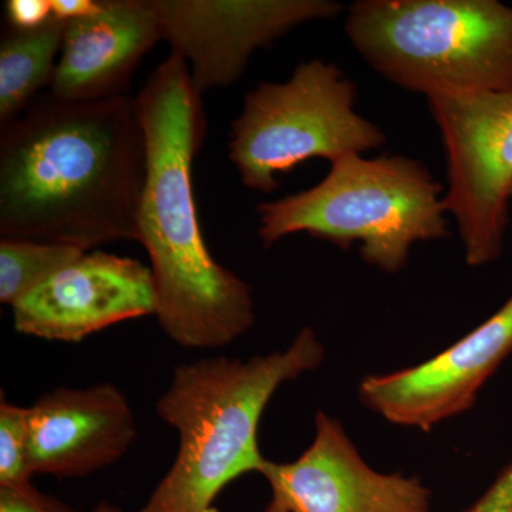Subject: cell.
I'll list each match as a JSON object with an SVG mask.
<instances>
[{"mask_svg":"<svg viewBox=\"0 0 512 512\" xmlns=\"http://www.w3.org/2000/svg\"><path fill=\"white\" fill-rule=\"evenodd\" d=\"M272 500L289 512H434L419 478L369 466L339 420L315 417L311 446L289 463L268 460L261 470Z\"/></svg>","mask_w":512,"mask_h":512,"instance_id":"cell-9","label":"cell"},{"mask_svg":"<svg viewBox=\"0 0 512 512\" xmlns=\"http://www.w3.org/2000/svg\"><path fill=\"white\" fill-rule=\"evenodd\" d=\"M512 353V296L473 332L420 365L367 376L360 402L389 423L430 431L467 412Z\"/></svg>","mask_w":512,"mask_h":512,"instance_id":"cell-10","label":"cell"},{"mask_svg":"<svg viewBox=\"0 0 512 512\" xmlns=\"http://www.w3.org/2000/svg\"><path fill=\"white\" fill-rule=\"evenodd\" d=\"M466 512H512V466L505 467Z\"/></svg>","mask_w":512,"mask_h":512,"instance_id":"cell-19","label":"cell"},{"mask_svg":"<svg viewBox=\"0 0 512 512\" xmlns=\"http://www.w3.org/2000/svg\"><path fill=\"white\" fill-rule=\"evenodd\" d=\"M264 512H289L286 510L284 505L278 503V501L271 500V503L268 504V507L265 508Z\"/></svg>","mask_w":512,"mask_h":512,"instance_id":"cell-22","label":"cell"},{"mask_svg":"<svg viewBox=\"0 0 512 512\" xmlns=\"http://www.w3.org/2000/svg\"><path fill=\"white\" fill-rule=\"evenodd\" d=\"M100 9V0H52L53 18L70 20L87 18Z\"/></svg>","mask_w":512,"mask_h":512,"instance_id":"cell-20","label":"cell"},{"mask_svg":"<svg viewBox=\"0 0 512 512\" xmlns=\"http://www.w3.org/2000/svg\"><path fill=\"white\" fill-rule=\"evenodd\" d=\"M160 40L150 0H100L94 15L66 22L50 94L72 103L126 96L138 64Z\"/></svg>","mask_w":512,"mask_h":512,"instance_id":"cell-13","label":"cell"},{"mask_svg":"<svg viewBox=\"0 0 512 512\" xmlns=\"http://www.w3.org/2000/svg\"><path fill=\"white\" fill-rule=\"evenodd\" d=\"M147 141L136 97L43 96L2 127L0 237L89 251L137 241Z\"/></svg>","mask_w":512,"mask_h":512,"instance_id":"cell-1","label":"cell"},{"mask_svg":"<svg viewBox=\"0 0 512 512\" xmlns=\"http://www.w3.org/2000/svg\"><path fill=\"white\" fill-rule=\"evenodd\" d=\"M5 13L10 29H39L53 19L52 0H8Z\"/></svg>","mask_w":512,"mask_h":512,"instance_id":"cell-18","label":"cell"},{"mask_svg":"<svg viewBox=\"0 0 512 512\" xmlns=\"http://www.w3.org/2000/svg\"><path fill=\"white\" fill-rule=\"evenodd\" d=\"M325 348L303 328L285 350L251 359L205 357L174 370L156 404L178 434L170 470L138 512H217L221 491L266 458L258 443L262 414L286 382L322 365Z\"/></svg>","mask_w":512,"mask_h":512,"instance_id":"cell-3","label":"cell"},{"mask_svg":"<svg viewBox=\"0 0 512 512\" xmlns=\"http://www.w3.org/2000/svg\"><path fill=\"white\" fill-rule=\"evenodd\" d=\"M66 22L53 18L35 30L8 29L0 42V126L22 116L40 89L52 84Z\"/></svg>","mask_w":512,"mask_h":512,"instance_id":"cell-14","label":"cell"},{"mask_svg":"<svg viewBox=\"0 0 512 512\" xmlns=\"http://www.w3.org/2000/svg\"><path fill=\"white\" fill-rule=\"evenodd\" d=\"M33 476L86 477L117 463L133 446L136 417L114 384L60 389L29 407Z\"/></svg>","mask_w":512,"mask_h":512,"instance_id":"cell-12","label":"cell"},{"mask_svg":"<svg viewBox=\"0 0 512 512\" xmlns=\"http://www.w3.org/2000/svg\"><path fill=\"white\" fill-rule=\"evenodd\" d=\"M265 248L306 232L336 247L359 245L367 264L402 271L417 242L447 235L443 187L416 158L362 154L340 158L308 190L256 208Z\"/></svg>","mask_w":512,"mask_h":512,"instance_id":"cell-4","label":"cell"},{"mask_svg":"<svg viewBox=\"0 0 512 512\" xmlns=\"http://www.w3.org/2000/svg\"><path fill=\"white\" fill-rule=\"evenodd\" d=\"M29 407L0 402V487L20 488L32 484L29 466Z\"/></svg>","mask_w":512,"mask_h":512,"instance_id":"cell-16","label":"cell"},{"mask_svg":"<svg viewBox=\"0 0 512 512\" xmlns=\"http://www.w3.org/2000/svg\"><path fill=\"white\" fill-rule=\"evenodd\" d=\"M345 33L377 74L409 92L512 90V6L498 0H357Z\"/></svg>","mask_w":512,"mask_h":512,"instance_id":"cell-5","label":"cell"},{"mask_svg":"<svg viewBox=\"0 0 512 512\" xmlns=\"http://www.w3.org/2000/svg\"><path fill=\"white\" fill-rule=\"evenodd\" d=\"M447 160L444 204L456 221L467 265L503 254L512 200V90L426 97Z\"/></svg>","mask_w":512,"mask_h":512,"instance_id":"cell-7","label":"cell"},{"mask_svg":"<svg viewBox=\"0 0 512 512\" xmlns=\"http://www.w3.org/2000/svg\"><path fill=\"white\" fill-rule=\"evenodd\" d=\"M356 84L336 64H298L286 82L261 83L232 121L229 158L249 190L274 192L276 175L323 158L330 164L386 144L382 128L355 110Z\"/></svg>","mask_w":512,"mask_h":512,"instance_id":"cell-6","label":"cell"},{"mask_svg":"<svg viewBox=\"0 0 512 512\" xmlns=\"http://www.w3.org/2000/svg\"><path fill=\"white\" fill-rule=\"evenodd\" d=\"M94 512H123V510L116 507V505L107 503V501H101V503L94 508Z\"/></svg>","mask_w":512,"mask_h":512,"instance_id":"cell-21","label":"cell"},{"mask_svg":"<svg viewBox=\"0 0 512 512\" xmlns=\"http://www.w3.org/2000/svg\"><path fill=\"white\" fill-rule=\"evenodd\" d=\"M163 40L190 67L198 93L241 79L249 59L303 23L338 18L333 0H150Z\"/></svg>","mask_w":512,"mask_h":512,"instance_id":"cell-8","label":"cell"},{"mask_svg":"<svg viewBox=\"0 0 512 512\" xmlns=\"http://www.w3.org/2000/svg\"><path fill=\"white\" fill-rule=\"evenodd\" d=\"M0 512H77L53 495L33 487H0Z\"/></svg>","mask_w":512,"mask_h":512,"instance_id":"cell-17","label":"cell"},{"mask_svg":"<svg viewBox=\"0 0 512 512\" xmlns=\"http://www.w3.org/2000/svg\"><path fill=\"white\" fill-rule=\"evenodd\" d=\"M86 251L29 239L0 241V302L15 306Z\"/></svg>","mask_w":512,"mask_h":512,"instance_id":"cell-15","label":"cell"},{"mask_svg":"<svg viewBox=\"0 0 512 512\" xmlns=\"http://www.w3.org/2000/svg\"><path fill=\"white\" fill-rule=\"evenodd\" d=\"M16 332L77 343L124 320L156 312L150 266L104 251L84 252L13 306Z\"/></svg>","mask_w":512,"mask_h":512,"instance_id":"cell-11","label":"cell"},{"mask_svg":"<svg viewBox=\"0 0 512 512\" xmlns=\"http://www.w3.org/2000/svg\"><path fill=\"white\" fill-rule=\"evenodd\" d=\"M190 67L171 53L136 97L147 141L137 241L150 258L161 329L185 349H218L255 323L251 286L215 261L202 235L192 163L205 134Z\"/></svg>","mask_w":512,"mask_h":512,"instance_id":"cell-2","label":"cell"}]
</instances>
